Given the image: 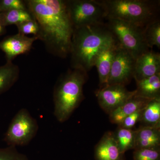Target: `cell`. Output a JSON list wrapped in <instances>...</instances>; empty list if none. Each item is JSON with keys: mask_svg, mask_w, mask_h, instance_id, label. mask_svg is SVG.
I'll use <instances>...</instances> for the list:
<instances>
[{"mask_svg": "<svg viewBox=\"0 0 160 160\" xmlns=\"http://www.w3.org/2000/svg\"><path fill=\"white\" fill-rule=\"evenodd\" d=\"M27 9L37 22V38L49 53L65 59L71 51L74 27L66 0H27Z\"/></svg>", "mask_w": 160, "mask_h": 160, "instance_id": "6da1fadb", "label": "cell"}, {"mask_svg": "<svg viewBox=\"0 0 160 160\" xmlns=\"http://www.w3.org/2000/svg\"><path fill=\"white\" fill-rule=\"evenodd\" d=\"M117 42L106 23L74 28L69 54L71 68L88 72L94 66L99 53L108 46Z\"/></svg>", "mask_w": 160, "mask_h": 160, "instance_id": "7a4b0ae2", "label": "cell"}, {"mask_svg": "<svg viewBox=\"0 0 160 160\" xmlns=\"http://www.w3.org/2000/svg\"><path fill=\"white\" fill-rule=\"evenodd\" d=\"M88 78V72L71 68L61 75L53 92L54 115L61 123L67 121L84 100L83 88Z\"/></svg>", "mask_w": 160, "mask_h": 160, "instance_id": "3957f363", "label": "cell"}, {"mask_svg": "<svg viewBox=\"0 0 160 160\" xmlns=\"http://www.w3.org/2000/svg\"><path fill=\"white\" fill-rule=\"evenodd\" d=\"M106 9V19H116L145 28L158 19L160 1L100 0Z\"/></svg>", "mask_w": 160, "mask_h": 160, "instance_id": "277c9868", "label": "cell"}, {"mask_svg": "<svg viewBox=\"0 0 160 160\" xmlns=\"http://www.w3.org/2000/svg\"><path fill=\"white\" fill-rule=\"evenodd\" d=\"M105 23L120 46L136 59L149 50L144 39V28L116 19H108Z\"/></svg>", "mask_w": 160, "mask_h": 160, "instance_id": "5b68a950", "label": "cell"}, {"mask_svg": "<svg viewBox=\"0 0 160 160\" xmlns=\"http://www.w3.org/2000/svg\"><path fill=\"white\" fill-rule=\"evenodd\" d=\"M37 121L26 109H22L15 114L5 134L4 141L8 146L16 147L29 145L37 134Z\"/></svg>", "mask_w": 160, "mask_h": 160, "instance_id": "8992f818", "label": "cell"}, {"mask_svg": "<svg viewBox=\"0 0 160 160\" xmlns=\"http://www.w3.org/2000/svg\"><path fill=\"white\" fill-rule=\"evenodd\" d=\"M74 28L87 25L105 24L106 9L98 0H66Z\"/></svg>", "mask_w": 160, "mask_h": 160, "instance_id": "52a82bcc", "label": "cell"}, {"mask_svg": "<svg viewBox=\"0 0 160 160\" xmlns=\"http://www.w3.org/2000/svg\"><path fill=\"white\" fill-rule=\"evenodd\" d=\"M136 59L118 44L112 65L107 86H126L134 76Z\"/></svg>", "mask_w": 160, "mask_h": 160, "instance_id": "ba28073f", "label": "cell"}, {"mask_svg": "<svg viewBox=\"0 0 160 160\" xmlns=\"http://www.w3.org/2000/svg\"><path fill=\"white\" fill-rule=\"evenodd\" d=\"M136 93V90L129 91L125 86L110 85L98 89L96 95L100 107L109 114L134 96Z\"/></svg>", "mask_w": 160, "mask_h": 160, "instance_id": "9c48e42d", "label": "cell"}, {"mask_svg": "<svg viewBox=\"0 0 160 160\" xmlns=\"http://www.w3.org/2000/svg\"><path fill=\"white\" fill-rule=\"evenodd\" d=\"M36 40V37H29L18 33L0 41V49L5 53L6 62H12L18 56L29 52Z\"/></svg>", "mask_w": 160, "mask_h": 160, "instance_id": "30bf717a", "label": "cell"}, {"mask_svg": "<svg viewBox=\"0 0 160 160\" xmlns=\"http://www.w3.org/2000/svg\"><path fill=\"white\" fill-rule=\"evenodd\" d=\"M160 73V54L152 50L146 51L136 59L134 76L140 81Z\"/></svg>", "mask_w": 160, "mask_h": 160, "instance_id": "8fae6325", "label": "cell"}, {"mask_svg": "<svg viewBox=\"0 0 160 160\" xmlns=\"http://www.w3.org/2000/svg\"><path fill=\"white\" fill-rule=\"evenodd\" d=\"M94 157L95 160H125L113 132H107L104 134L95 147Z\"/></svg>", "mask_w": 160, "mask_h": 160, "instance_id": "7c38bea8", "label": "cell"}, {"mask_svg": "<svg viewBox=\"0 0 160 160\" xmlns=\"http://www.w3.org/2000/svg\"><path fill=\"white\" fill-rule=\"evenodd\" d=\"M118 43H115L103 49L95 61L99 79V89L107 86L112 61Z\"/></svg>", "mask_w": 160, "mask_h": 160, "instance_id": "4fadbf2b", "label": "cell"}, {"mask_svg": "<svg viewBox=\"0 0 160 160\" xmlns=\"http://www.w3.org/2000/svg\"><path fill=\"white\" fill-rule=\"evenodd\" d=\"M135 95L109 114L110 122L119 125L126 117L146 107L150 100Z\"/></svg>", "mask_w": 160, "mask_h": 160, "instance_id": "5bb4252c", "label": "cell"}, {"mask_svg": "<svg viewBox=\"0 0 160 160\" xmlns=\"http://www.w3.org/2000/svg\"><path fill=\"white\" fill-rule=\"evenodd\" d=\"M160 128L141 126L136 132L135 149H160Z\"/></svg>", "mask_w": 160, "mask_h": 160, "instance_id": "9a60e30c", "label": "cell"}, {"mask_svg": "<svg viewBox=\"0 0 160 160\" xmlns=\"http://www.w3.org/2000/svg\"><path fill=\"white\" fill-rule=\"evenodd\" d=\"M136 82V96L149 99L160 98V73Z\"/></svg>", "mask_w": 160, "mask_h": 160, "instance_id": "2e32d148", "label": "cell"}, {"mask_svg": "<svg viewBox=\"0 0 160 160\" xmlns=\"http://www.w3.org/2000/svg\"><path fill=\"white\" fill-rule=\"evenodd\" d=\"M19 66L12 62H6L0 66V95L11 89L18 80Z\"/></svg>", "mask_w": 160, "mask_h": 160, "instance_id": "e0dca14e", "label": "cell"}, {"mask_svg": "<svg viewBox=\"0 0 160 160\" xmlns=\"http://www.w3.org/2000/svg\"><path fill=\"white\" fill-rule=\"evenodd\" d=\"M139 122L141 126L160 128V98L149 101L143 109Z\"/></svg>", "mask_w": 160, "mask_h": 160, "instance_id": "ac0fdd59", "label": "cell"}, {"mask_svg": "<svg viewBox=\"0 0 160 160\" xmlns=\"http://www.w3.org/2000/svg\"><path fill=\"white\" fill-rule=\"evenodd\" d=\"M136 130L126 129L118 126L113 132L115 139L123 153L130 149H135Z\"/></svg>", "mask_w": 160, "mask_h": 160, "instance_id": "d6986e66", "label": "cell"}, {"mask_svg": "<svg viewBox=\"0 0 160 160\" xmlns=\"http://www.w3.org/2000/svg\"><path fill=\"white\" fill-rule=\"evenodd\" d=\"M34 19L28 9H13L0 12V22L3 27Z\"/></svg>", "mask_w": 160, "mask_h": 160, "instance_id": "ffe728a7", "label": "cell"}, {"mask_svg": "<svg viewBox=\"0 0 160 160\" xmlns=\"http://www.w3.org/2000/svg\"><path fill=\"white\" fill-rule=\"evenodd\" d=\"M143 35L149 49L154 46L160 48V22L158 19L152 22L144 28Z\"/></svg>", "mask_w": 160, "mask_h": 160, "instance_id": "44dd1931", "label": "cell"}, {"mask_svg": "<svg viewBox=\"0 0 160 160\" xmlns=\"http://www.w3.org/2000/svg\"><path fill=\"white\" fill-rule=\"evenodd\" d=\"M133 160H160V149L148 148L135 149Z\"/></svg>", "mask_w": 160, "mask_h": 160, "instance_id": "7402d4cb", "label": "cell"}, {"mask_svg": "<svg viewBox=\"0 0 160 160\" xmlns=\"http://www.w3.org/2000/svg\"><path fill=\"white\" fill-rule=\"evenodd\" d=\"M0 160H29L26 155L20 153L15 146L0 148Z\"/></svg>", "mask_w": 160, "mask_h": 160, "instance_id": "603a6c76", "label": "cell"}, {"mask_svg": "<svg viewBox=\"0 0 160 160\" xmlns=\"http://www.w3.org/2000/svg\"><path fill=\"white\" fill-rule=\"evenodd\" d=\"M18 33L26 36L33 34L37 36L39 32V26L37 22L34 19L25 21L17 24Z\"/></svg>", "mask_w": 160, "mask_h": 160, "instance_id": "cb8c5ba5", "label": "cell"}, {"mask_svg": "<svg viewBox=\"0 0 160 160\" xmlns=\"http://www.w3.org/2000/svg\"><path fill=\"white\" fill-rule=\"evenodd\" d=\"M13 9L27 10L25 1L22 0H0V12Z\"/></svg>", "mask_w": 160, "mask_h": 160, "instance_id": "d4e9b609", "label": "cell"}, {"mask_svg": "<svg viewBox=\"0 0 160 160\" xmlns=\"http://www.w3.org/2000/svg\"><path fill=\"white\" fill-rule=\"evenodd\" d=\"M144 108L138 110L126 117L118 126L126 129H132L138 122H139Z\"/></svg>", "mask_w": 160, "mask_h": 160, "instance_id": "484cf974", "label": "cell"}, {"mask_svg": "<svg viewBox=\"0 0 160 160\" xmlns=\"http://www.w3.org/2000/svg\"><path fill=\"white\" fill-rule=\"evenodd\" d=\"M6 29L5 27H3L0 22V37L5 34L6 32Z\"/></svg>", "mask_w": 160, "mask_h": 160, "instance_id": "4316f807", "label": "cell"}]
</instances>
